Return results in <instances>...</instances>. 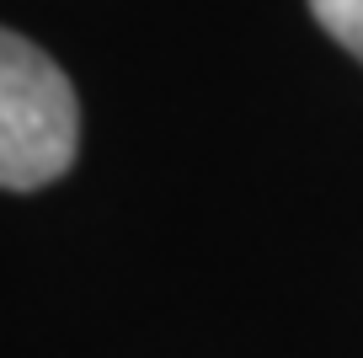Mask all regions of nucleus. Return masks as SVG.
Returning <instances> with one entry per match:
<instances>
[{
    "label": "nucleus",
    "instance_id": "f257e3e1",
    "mask_svg": "<svg viewBox=\"0 0 363 358\" xmlns=\"http://www.w3.org/2000/svg\"><path fill=\"white\" fill-rule=\"evenodd\" d=\"M80 145V107L65 70L0 27V188L33 192L65 177Z\"/></svg>",
    "mask_w": 363,
    "mask_h": 358
},
{
    "label": "nucleus",
    "instance_id": "f03ea898",
    "mask_svg": "<svg viewBox=\"0 0 363 358\" xmlns=\"http://www.w3.org/2000/svg\"><path fill=\"white\" fill-rule=\"evenodd\" d=\"M315 22L363 65V0H310Z\"/></svg>",
    "mask_w": 363,
    "mask_h": 358
}]
</instances>
